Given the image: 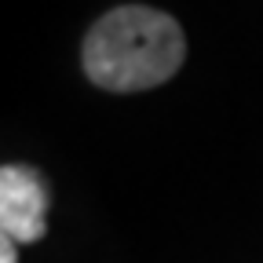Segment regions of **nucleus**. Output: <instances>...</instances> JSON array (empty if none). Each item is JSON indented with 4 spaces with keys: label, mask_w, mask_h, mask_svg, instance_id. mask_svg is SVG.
I'll use <instances>...</instances> for the list:
<instances>
[{
    "label": "nucleus",
    "mask_w": 263,
    "mask_h": 263,
    "mask_svg": "<svg viewBox=\"0 0 263 263\" xmlns=\"http://www.w3.org/2000/svg\"><path fill=\"white\" fill-rule=\"evenodd\" d=\"M186 62V33L168 15L146 4H121L95 18L81 44L84 77L117 95L146 91L172 81Z\"/></svg>",
    "instance_id": "obj_1"
},
{
    "label": "nucleus",
    "mask_w": 263,
    "mask_h": 263,
    "mask_svg": "<svg viewBox=\"0 0 263 263\" xmlns=\"http://www.w3.org/2000/svg\"><path fill=\"white\" fill-rule=\"evenodd\" d=\"M51 194L37 168L4 164L0 168V234L15 245H33L48 234Z\"/></svg>",
    "instance_id": "obj_2"
},
{
    "label": "nucleus",
    "mask_w": 263,
    "mask_h": 263,
    "mask_svg": "<svg viewBox=\"0 0 263 263\" xmlns=\"http://www.w3.org/2000/svg\"><path fill=\"white\" fill-rule=\"evenodd\" d=\"M0 263H18V249H15V241L4 238V234H0Z\"/></svg>",
    "instance_id": "obj_3"
}]
</instances>
